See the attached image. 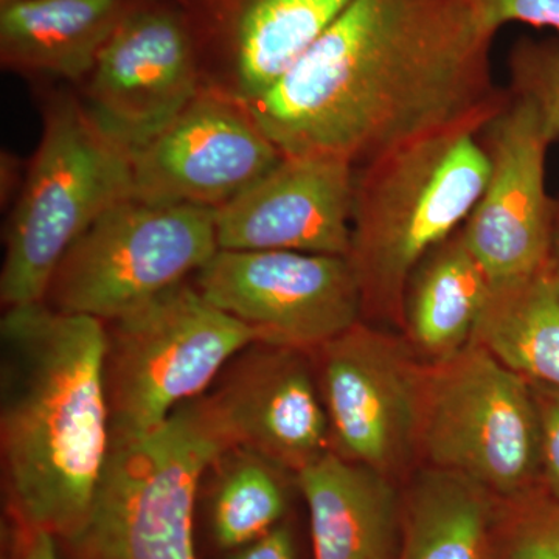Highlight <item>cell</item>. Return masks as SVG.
Segmentation results:
<instances>
[{
  "label": "cell",
  "mask_w": 559,
  "mask_h": 559,
  "mask_svg": "<svg viewBox=\"0 0 559 559\" xmlns=\"http://www.w3.org/2000/svg\"><path fill=\"white\" fill-rule=\"evenodd\" d=\"M495 36L471 0H353L248 108L283 156L359 167L506 108L510 91L492 81Z\"/></svg>",
  "instance_id": "obj_1"
},
{
  "label": "cell",
  "mask_w": 559,
  "mask_h": 559,
  "mask_svg": "<svg viewBox=\"0 0 559 559\" xmlns=\"http://www.w3.org/2000/svg\"><path fill=\"white\" fill-rule=\"evenodd\" d=\"M0 457L22 528L73 538L90 516L112 437L105 323L49 305L0 320Z\"/></svg>",
  "instance_id": "obj_2"
},
{
  "label": "cell",
  "mask_w": 559,
  "mask_h": 559,
  "mask_svg": "<svg viewBox=\"0 0 559 559\" xmlns=\"http://www.w3.org/2000/svg\"><path fill=\"white\" fill-rule=\"evenodd\" d=\"M492 117L433 132L356 167L347 259L362 318L403 326L412 272L466 223L487 186L480 132Z\"/></svg>",
  "instance_id": "obj_3"
},
{
  "label": "cell",
  "mask_w": 559,
  "mask_h": 559,
  "mask_svg": "<svg viewBox=\"0 0 559 559\" xmlns=\"http://www.w3.org/2000/svg\"><path fill=\"white\" fill-rule=\"evenodd\" d=\"M131 194L130 153L94 123L80 98H49L3 237V310L44 301L68 250L103 213Z\"/></svg>",
  "instance_id": "obj_4"
},
{
  "label": "cell",
  "mask_w": 559,
  "mask_h": 559,
  "mask_svg": "<svg viewBox=\"0 0 559 559\" xmlns=\"http://www.w3.org/2000/svg\"><path fill=\"white\" fill-rule=\"evenodd\" d=\"M231 448L205 393L145 439L112 444L90 516L62 540L70 558L198 559V491Z\"/></svg>",
  "instance_id": "obj_5"
},
{
  "label": "cell",
  "mask_w": 559,
  "mask_h": 559,
  "mask_svg": "<svg viewBox=\"0 0 559 559\" xmlns=\"http://www.w3.org/2000/svg\"><path fill=\"white\" fill-rule=\"evenodd\" d=\"M105 323V385L112 444L142 440L215 384L255 344L245 323L189 282Z\"/></svg>",
  "instance_id": "obj_6"
},
{
  "label": "cell",
  "mask_w": 559,
  "mask_h": 559,
  "mask_svg": "<svg viewBox=\"0 0 559 559\" xmlns=\"http://www.w3.org/2000/svg\"><path fill=\"white\" fill-rule=\"evenodd\" d=\"M430 468L516 499L540 485V419L532 382L471 342L426 364L417 452Z\"/></svg>",
  "instance_id": "obj_7"
},
{
  "label": "cell",
  "mask_w": 559,
  "mask_h": 559,
  "mask_svg": "<svg viewBox=\"0 0 559 559\" xmlns=\"http://www.w3.org/2000/svg\"><path fill=\"white\" fill-rule=\"evenodd\" d=\"M216 252L215 210L128 198L68 250L44 304L109 322L187 282Z\"/></svg>",
  "instance_id": "obj_8"
},
{
  "label": "cell",
  "mask_w": 559,
  "mask_h": 559,
  "mask_svg": "<svg viewBox=\"0 0 559 559\" xmlns=\"http://www.w3.org/2000/svg\"><path fill=\"white\" fill-rule=\"evenodd\" d=\"M311 358L331 451L393 479L417 452L426 364L404 337L364 320Z\"/></svg>",
  "instance_id": "obj_9"
},
{
  "label": "cell",
  "mask_w": 559,
  "mask_h": 559,
  "mask_svg": "<svg viewBox=\"0 0 559 559\" xmlns=\"http://www.w3.org/2000/svg\"><path fill=\"white\" fill-rule=\"evenodd\" d=\"M202 87L200 50L186 9L178 0H134L83 81L80 100L132 157Z\"/></svg>",
  "instance_id": "obj_10"
},
{
  "label": "cell",
  "mask_w": 559,
  "mask_h": 559,
  "mask_svg": "<svg viewBox=\"0 0 559 559\" xmlns=\"http://www.w3.org/2000/svg\"><path fill=\"white\" fill-rule=\"evenodd\" d=\"M194 286L261 344L312 353L362 320L358 280L345 257L218 249Z\"/></svg>",
  "instance_id": "obj_11"
},
{
  "label": "cell",
  "mask_w": 559,
  "mask_h": 559,
  "mask_svg": "<svg viewBox=\"0 0 559 559\" xmlns=\"http://www.w3.org/2000/svg\"><path fill=\"white\" fill-rule=\"evenodd\" d=\"M480 139L489 162L487 186L462 229L495 286L538 270L554 255L559 202L547 193L546 159L555 138L536 106L511 94Z\"/></svg>",
  "instance_id": "obj_12"
},
{
  "label": "cell",
  "mask_w": 559,
  "mask_h": 559,
  "mask_svg": "<svg viewBox=\"0 0 559 559\" xmlns=\"http://www.w3.org/2000/svg\"><path fill=\"white\" fill-rule=\"evenodd\" d=\"M246 103L202 87L198 97L131 157L134 200L216 210L282 160Z\"/></svg>",
  "instance_id": "obj_13"
},
{
  "label": "cell",
  "mask_w": 559,
  "mask_h": 559,
  "mask_svg": "<svg viewBox=\"0 0 559 559\" xmlns=\"http://www.w3.org/2000/svg\"><path fill=\"white\" fill-rule=\"evenodd\" d=\"M205 396L231 447L294 477L331 451L311 353L255 342L230 360Z\"/></svg>",
  "instance_id": "obj_14"
},
{
  "label": "cell",
  "mask_w": 559,
  "mask_h": 559,
  "mask_svg": "<svg viewBox=\"0 0 559 559\" xmlns=\"http://www.w3.org/2000/svg\"><path fill=\"white\" fill-rule=\"evenodd\" d=\"M356 165L329 154L283 156L215 210L218 249L345 257L352 246Z\"/></svg>",
  "instance_id": "obj_15"
},
{
  "label": "cell",
  "mask_w": 559,
  "mask_h": 559,
  "mask_svg": "<svg viewBox=\"0 0 559 559\" xmlns=\"http://www.w3.org/2000/svg\"><path fill=\"white\" fill-rule=\"evenodd\" d=\"M353 0H183L204 86L248 103L282 79Z\"/></svg>",
  "instance_id": "obj_16"
},
{
  "label": "cell",
  "mask_w": 559,
  "mask_h": 559,
  "mask_svg": "<svg viewBox=\"0 0 559 559\" xmlns=\"http://www.w3.org/2000/svg\"><path fill=\"white\" fill-rule=\"evenodd\" d=\"M314 559H393L403 506L393 479L329 451L296 476Z\"/></svg>",
  "instance_id": "obj_17"
},
{
  "label": "cell",
  "mask_w": 559,
  "mask_h": 559,
  "mask_svg": "<svg viewBox=\"0 0 559 559\" xmlns=\"http://www.w3.org/2000/svg\"><path fill=\"white\" fill-rule=\"evenodd\" d=\"M134 0L0 3V64L17 75L83 83Z\"/></svg>",
  "instance_id": "obj_18"
},
{
  "label": "cell",
  "mask_w": 559,
  "mask_h": 559,
  "mask_svg": "<svg viewBox=\"0 0 559 559\" xmlns=\"http://www.w3.org/2000/svg\"><path fill=\"white\" fill-rule=\"evenodd\" d=\"M462 227L419 261L404 290V340L428 366L468 347L492 288Z\"/></svg>",
  "instance_id": "obj_19"
},
{
  "label": "cell",
  "mask_w": 559,
  "mask_h": 559,
  "mask_svg": "<svg viewBox=\"0 0 559 559\" xmlns=\"http://www.w3.org/2000/svg\"><path fill=\"white\" fill-rule=\"evenodd\" d=\"M532 384L559 392V260L491 288L473 341Z\"/></svg>",
  "instance_id": "obj_20"
},
{
  "label": "cell",
  "mask_w": 559,
  "mask_h": 559,
  "mask_svg": "<svg viewBox=\"0 0 559 559\" xmlns=\"http://www.w3.org/2000/svg\"><path fill=\"white\" fill-rule=\"evenodd\" d=\"M491 498L468 477L421 471L403 507L393 559H495Z\"/></svg>",
  "instance_id": "obj_21"
},
{
  "label": "cell",
  "mask_w": 559,
  "mask_h": 559,
  "mask_svg": "<svg viewBox=\"0 0 559 559\" xmlns=\"http://www.w3.org/2000/svg\"><path fill=\"white\" fill-rule=\"evenodd\" d=\"M210 469L213 538L221 549H240L280 525L288 509V471L245 448L224 452Z\"/></svg>",
  "instance_id": "obj_22"
},
{
  "label": "cell",
  "mask_w": 559,
  "mask_h": 559,
  "mask_svg": "<svg viewBox=\"0 0 559 559\" xmlns=\"http://www.w3.org/2000/svg\"><path fill=\"white\" fill-rule=\"evenodd\" d=\"M509 68L511 94L532 102L551 135L558 140L559 36L516 40L510 51Z\"/></svg>",
  "instance_id": "obj_23"
},
{
  "label": "cell",
  "mask_w": 559,
  "mask_h": 559,
  "mask_svg": "<svg viewBox=\"0 0 559 559\" xmlns=\"http://www.w3.org/2000/svg\"><path fill=\"white\" fill-rule=\"evenodd\" d=\"M514 500L499 559H559V500L533 491Z\"/></svg>",
  "instance_id": "obj_24"
},
{
  "label": "cell",
  "mask_w": 559,
  "mask_h": 559,
  "mask_svg": "<svg viewBox=\"0 0 559 559\" xmlns=\"http://www.w3.org/2000/svg\"><path fill=\"white\" fill-rule=\"evenodd\" d=\"M471 3L481 24L492 33L513 22L559 32V0H471Z\"/></svg>",
  "instance_id": "obj_25"
},
{
  "label": "cell",
  "mask_w": 559,
  "mask_h": 559,
  "mask_svg": "<svg viewBox=\"0 0 559 559\" xmlns=\"http://www.w3.org/2000/svg\"><path fill=\"white\" fill-rule=\"evenodd\" d=\"M532 385L540 419V487L559 500V392Z\"/></svg>",
  "instance_id": "obj_26"
},
{
  "label": "cell",
  "mask_w": 559,
  "mask_h": 559,
  "mask_svg": "<svg viewBox=\"0 0 559 559\" xmlns=\"http://www.w3.org/2000/svg\"><path fill=\"white\" fill-rule=\"evenodd\" d=\"M230 559H297L296 546L289 528L277 525L261 538L234 550Z\"/></svg>",
  "instance_id": "obj_27"
},
{
  "label": "cell",
  "mask_w": 559,
  "mask_h": 559,
  "mask_svg": "<svg viewBox=\"0 0 559 559\" xmlns=\"http://www.w3.org/2000/svg\"><path fill=\"white\" fill-rule=\"evenodd\" d=\"M24 530L17 559H60L57 551V538L46 530Z\"/></svg>",
  "instance_id": "obj_28"
},
{
  "label": "cell",
  "mask_w": 559,
  "mask_h": 559,
  "mask_svg": "<svg viewBox=\"0 0 559 559\" xmlns=\"http://www.w3.org/2000/svg\"><path fill=\"white\" fill-rule=\"evenodd\" d=\"M20 164H17V159H14L10 153H2V200H9L13 191L17 189V182L22 186Z\"/></svg>",
  "instance_id": "obj_29"
},
{
  "label": "cell",
  "mask_w": 559,
  "mask_h": 559,
  "mask_svg": "<svg viewBox=\"0 0 559 559\" xmlns=\"http://www.w3.org/2000/svg\"><path fill=\"white\" fill-rule=\"evenodd\" d=\"M554 255L559 260V223L557 229V237H555Z\"/></svg>",
  "instance_id": "obj_30"
},
{
  "label": "cell",
  "mask_w": 559,
  "mask_h": 559,
  "mask_svg": "<svg viewBox=\"0 0 559 559\" xmlns=\"http://www.w3.org/2000/svg\"><path fill=\"white\" fill-rule=\"evenodd\" d=\"M3 2H9V0H0V3H3ZM178 2L180 3V5H182L183 0H178Z\"/></svg>",
  "instance_id": "obj_31"
}]
</instances>
